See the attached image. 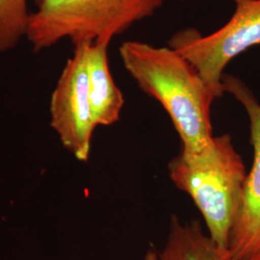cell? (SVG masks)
I'll return each mask as SVG.
<instances>
[{
	"instance_id": "8fae6325",
	"label": "cell",
	"mask_w": 260,
	"mask_h": 260,
	"mask_svg": "<svg viewBox=\"0 0 260 260\" xmlns=\"http://www.w3.org/2000/svg\"><path fill=\"white\" fill-rule=\"evenodd\" d=\"M245 260H260V251L256 252L255 254L251 255V257H249V258Z\"/></svg>"
},
{
	"instance_id": "277c9868",
	"label": "cell",
	"mask_w": 260,
	"mask_h": 260,
	"mask_svg": "<svg viewBox=\"0 0 260 260\" xmlns=\"http://www.w3.org/2000/svg\"><path fill=\"white\" fill-rule=\"evenodd\" d=\"M168 45L183 56L221 98L226 66L249 48L260 45V0L236 3L231 19L209 35L184 29L173 35Z\"/></svg>"
},
{
	"instance_id": "30bf717a",
	"label": "cell",
	"mask_w": 260,
	"mask_h": 260,
	"mask_svg": "<svg viewBox=\"0 0 260 260\" xmlns=\"http://www.w3.org/2000/svg\"><path fill=\"white\" fill-rule=\"evenodd\" d=\"M158 253L159 252L157 251H155L153 249H150L146 252L143 260H158Z\"/></svg>"
},
{
	"instance_id": "9c48e42d",
	"label": "cell",
	"mask_w": 260,
	"mask_h": 260,
	"mask_svg": "<svg viewBox=\"0 0 260 260\" xmlns=\"http://www.w3.org/2000/svg\"><path fill=\"white\" fill-rule=\"evenodd\" d=\"M27 0H0V53L18 45L26 35Z\"/></svg>"
},
{
	"instance_id": "7a4b0ae2",
	"label": "cell",
	"mask_w": 260,
	"mask_h": 260,
	"mask_svg": "<svg viewBox=\"0 0 260 260\" xmlns=\"http://www.w3.org/2000/svg\"><path fill=\"white\" fill-rule=\"evenodd\" d=\"M247 174L229 134L213 137L201 152L181 149L169 163L171 180L192 199L204 217L208 235L224 249H229Z\"/></svg>"
},
{
	"instance_id": "8992f818",
	"label": "cell",
	"mask_w": 260,
	"mask_h": 260,
	"mask_svg": "<svg viewBox=\"0 0 260 260\" xmlns=\"http://www.w3.org/2000/svg\"><path fill=\"white\" fill-rule=\"evenodd\" d=\"M223 92L241 104L250 121L253 159L244 185L241 205L233 224L229 250L233 260H245L260 251V103L240 78L223 75Z\"/></svg>"
},
{
	"instance_id": "52a82bcc",
	"label": "cell",
	"mask_w": 260,
	"mask_h": 260,
	"mask_svg": "<svg viewBox=\"0 0 260 260\" xmlns=\"http://www.w3.org/2000/svg\"><path fill=\"white\" fill-rule=\"evenodd\" d=\"M108 47L109 44L106 43H91L88 47L89 101L95 127L116 123L124 104L122 93L110 72Z\"/></svg>"
},
{
	"instance_id": "3957f363",
	"label": "cell",
	"mask_w": 260,
	"mask_h": 260,
	"mask_svg": "<svg viewBox=\"0 0 260 260\" xmlns=\"http://www.w3.org/2000/svg\"><path fill=\"white\" fill-rule=\"evenodd\" d=\"M165 0H36L26 37L34 51L53 47L64 39L110 44L116 35L153 16Z\"/></svg>"
},
{
	"instance_id": "6da1fadb",
	"label": "cell",
	"mask_w": 260,
	"mask_h": 260,
	"mask_svg": "<svg viewBox=\"0 0 260 260\" xmlns=\"http://www.w3.org/2000/svg\"><path fill=\"white\" fill-rule=\"evenodd\" d=\"M121 62L140 88L156 100L190 152H201L213 140L211 105L220 96L183 56L170 47L124 42Z\"/></svg>"
},
{
	"instance_id": "5b68a950",
	"label": "cell",
	"mask_w": 260,
	"mask_h": 260,
	"mask_svg": "<svg viewBox=\"0 0 260 260\" xmlns=\"http://www.w3.org/2000/svg\"><path fill=\"white\" fill-rule=\"evenodd\" d=\"M91 42L75 46L50 99V125L77 160L90 157L95 125L89 101L87 53Z\"/></svg>"
},
{
	"instance_id": "ba28073f",
	"label": "cell",
	"mask_w": 260,
	"mask_h": 260,
	"mask_svg": "<svg viewBox=\"0 0 260 260\" xmlns=\"http://www.w3.org/2000/svg\"><path fill=\"white\" fill-rule=\"evenodd\" d=\"M158 260H233L229 249L205 234L199 221L182 223L177 216L170 222L167 242Z\"/></svg>"
},
{
	"instance_id": "7c38bea8",
	"label": "cell",
	"mask_w": 260,
	"mask_h": 260,
	"mask_svg": "<svg viewBox=\"0 0 260 260\" xmlns=\"http://www.w3.org/2000/svg\"><path fill=\"white\" fill-rule=\"evenodd\" d=\"M235 3H240V2H244V1H251V0H233Z\"/></svg>"
}]
</instances>
